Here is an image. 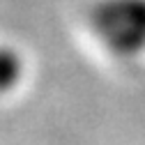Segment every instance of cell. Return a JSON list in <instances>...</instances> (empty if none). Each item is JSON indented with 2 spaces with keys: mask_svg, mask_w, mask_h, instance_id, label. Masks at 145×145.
<instances>
[{
  "mask_svg": "<svg viewBox=\"0 0 145 145\" xmlns=\"http://www.w3.org/2000/svg\"><path fill=\"white\" fill-rule=\"evenodd\" d=\"M19 76V60L9 51H0V90L9 88Z\"/></svg>",
  "mask_w": 145,
  "mask_h": 145,
  "instance_id": "6da1fadb",
  "label": "cell"
}]
</instances>
